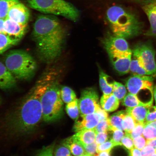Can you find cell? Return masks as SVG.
<instances>
[{
    "label": "cell",
    "instance_id": "obj_1",
    "mask_svg": "<svg viewBox=\"0 0 156 156\" xmlns=\"http://www.w3.org/2000/svg\"><path fill=\"white\" fill-rule=\"evenodd\" d=\"M48 80L44 77L14 110L6 117L3 125L11 135H29L43 120L41 98Z\"/></svg>",
    "mask_w": 156,
    "mask_h": 156
},
{
    "label": "cell",
    "instance_id": "obj_2",
    "mask_svg": "<svg viewBox=\"0 0 156 156\" xmlns=\"http://www.w3.org/2000/svg\"><path fill=\"white\" fill-rule=\"evenodd\" d=\"M65 31L54 16H39L34 23L32 32L37 52L44 63L50 64L61 54L65 38Z\"/></svg>",
    "mask_w": 156,
    "mask_h": 156
},
{
    "label": "cell",
    "instance_id": "obj_3",
    "mask_svg": "<svg viewBox=\"0 0 156 156\" xmlns=\"http://www.w3.org/2000/svg\"><path fill=\"white\" fill-rule=\"evenodd\" d=\"M106 18L113 35L129 38L142 32L143 23L136 13L119 5H112L106 12Z\"/></svg>",
    "mask_w": 156,
    "mask_h": 156
},
{
    "label": "cell",
    "instance_id": "obj_4",
    "mask_svg": "<svg viewBox=\"0 0 156 156\" xmlns=\"http://www.w3.org/2000/svg\"><path fill=\"white\" fill-rule=\"evenodd\" d=\"M49 76L47 86L41 98L43 120L47 123L57 121L63 115V103L57 81Z\"/></svg>",
    "mask_w": 156,
    "mask_h": 156
},
{
    "label": "cell",
    "instance_id": "obj_5",
    "mask_svg": "<svg viewBox=\"0 0 156 156\" xmlns=\"http://www.w3.org/2000/svg\"><path fill=\"white\" fill-rule=\"evenodd\" d=\"M5 65L16 79L22 80H28L34 77L37 67L33 56L20 50H11L7 53Z\"/></svg>",
    "mask_w": 156,
    "mask_h": 156
},
{
    "label": "cell",
    "instance_id": "obj_6",
    "mask_svg": "<svg viewBox=\"0 0 156 156\" xmlns=\"http://www.w3.org/2000/svg\"><path fill=\"white\" fill-rule=\"evenodd\" d=\"M29 7L46 14L60 16L76 22L80 16L79 10L65 0H27Z\"/></svg>",
    "mask_w": 156,
    "mask_h": 156
},
{
    "label": "cell",
    "instance_id": "obj_7",
    "mask_svg": "<svg viewBox=\"0 0 156 156\" xmlns=\"http://www.w3.org/2000/svg\"><path fill=\"white\" fill-rule=\"evenodd\" d=\"M154 77L133 75L126 81L129 92L136 95L140 102L149 101L153 96Z\"/></svg>",
    "mask_w": 156,
    "mask_h": 156
},
{
    "label": "cell",
    "instance_id": "obj_8",
    "mask_svg": "<svg viewBox=\"0 0 156 156\" xmlns=\"http://www.w3.org/2000/svg\"><path fill=\"white\" fill-rule=\"evenodd\" d=\"M133 58L138 60L148 73L153 77L156 76L155 52L153 45L150 42L136 44L133 50Z\"/></svg>",
    "mask_w": 156,
    "mask_h": 156
},
{
    "label": "cell",
    "instance_id": "obj_9",
    "mask_svg": "<svg viewBox=\"0 0 156 156\" xmlns=\"http://www.w3.org/2000/svg\"><path fill=\"white\" fill-rule=\"evenodd\" d=\"M78 107L81 117L96 112L100 107L98 94L93 88H87L82 92L78 101Z\"/></svg>",
    "mask_w": 156,
    "mask_h": 156
},
{
    "label": "cell",
    "instance_id": "obj_10",
    "mask_svg": "<svg viewBox=\"0 0 156 156\" xmlns=\"http://www.w3.org/2000/svg\"><path fill=\"white\" fill-rule=\"evenodd\" d=\"M113 67L120 75L128 73L130 71L132 52L115 50L107 52Z\"/></svg>",
    "mask_w": 156,
    "mask_h": 156
},
{
    "label": "cell",
    "instance_id": "obj_11",
    "mask_svg": "<svg viewBox=\"0 0 156 156\" xmlns=\"http://www.w3.org/2000/svg\"><path fill=\"white\" fill-rule=\"evenodd\" d=\"M7 35L16 44L18 43L26 32L27 25H23L7 18L4 24Z\"/></svg>",
    "mask_w": 156,
    "mask_h": 156
},
{
    "label": "cell",
    "instance_id": "obj_12",
    "mask_svg": "<svg viewBox=\"0 0 156 156\" xmlns=\"http://www.w3.org/2000/svg\"><path fill=\"white\" fill-rule=\"evenodd\" d=\"M30 17V12L29 9L19 2L13 6L8 13L7 18L16 22L23 25L28 24Z\"/></svg>",
    "mask_w": 156,
    "mask_h": 156
},
{
    "label": "cell",
    "instance_id": "obj_13",
    "mask_svg": "<svg viewBox=\"0 0 156 156\" xmlns=\"http://www.w3.org/2000/svg\"><path fill=\"white\" fill-rule=\"evenodd\" d=\"M103 44L107 52L118 50L126 51L130 49L126 39L109 35L103 41Z\"/></svg>",
    "mask_w": 156,
    "mask_h": 156
},
{
    "label": "cell",
    "instance_id": "obj_14",
    "mask_svg": "<svg viewBox=\"0 0 156 156\" xmlns=\"http://www.w3.org/2000/svg\"><path fill=\"white\" fill-rule=\"evenodd\" d=\"M141 7L150 24V28L145 34L148 36L156 37V2L146 4Z\"/></svg>",
    "mask_w": 156,
    "mask_h": 156
},
{
    "label": "cell",
    "instance_id": "obj_15",
    "mask_svg": "<svg viewBox=\"0 0 156 156\" xmlns=\"http://www.w3.org/2000/svg\"><path fill=\"white\" fill-rule=\"evenodd\" d=\"M82 118L81 121H76L73 127V130L75 132H77L83 129L94 128L100 121L98 115L95 112L86 115Z\"/></svg>",
    "mask_w": 156,
    "mask_h": 156
},
{
    "label": "cell",
    "instance_id": "obj_16",
    "mask_svg": "<svg viewBox=\"0 0 156 156\" xmlns=\"http://www.w3.org/2000/svg\"><path fill=\"white\" fill-rule=\"evenodd\" d=\"M16 83V79L5 64L0 62V89L8 90L13 88Z\"/></svg>",
    "mask_w": 156,
    "mask_h": 156
},
{
    "label": "cell",
    "instance_id": "obj_17",
    "mask_svg": "<svg viewBox=\"0 0 156 156\" xmlns=\"http://www.w3.org/2000/svg\"><path fill=\"white\" fill-rule=\"evenodd\" d=\"M62 145L68 148L71 153L75 156H81L87 154L83 146L74 136L64 140Z\"/></svg>",
    "mask_w": 156,
    "mask_h": 156
},
{
    "label": "cell",
    "instance_id": "obj_18",
    "mask_svg": "<svg viewBox=\"0 0 156 156\" xmlns=\"http://www.w3.org/2000/svg\"><path fill=\"white\" fill-rule=\"evenodd\" d=\"M100 103L105 110L108 112H113L118 108L120 101L112 93L108 95L103 94L101 98Z\"/></svg>",
    "mask_w": 156,
    "mask_h": 156
},
{
    "label": "cell",
    "instance_id": "obj_19",
    "mask_svg": "<svg viewBox=\"0 0 156 156\" xmlns=\"http://www.w3.org/2000/svg\"><path fill=\"white\" fill-rule=\"evenodd\" d=\"M97 133L94 128L80 130L73 136L80 143L87 145L95 142Z\"/></svg>",
    "mask_w": 156,
    "mask_h": 156
},
{
    "label": "cell",
    "instance_id": "obj_20",
    "mask_svg": "<svg viewBox=\"0 0 156 156\" xmlns=\"http://www.w3.org/2000/svg\"><path fill=\"white\" fill-rule=\"evenodd\" d=\"M99 85L103 94H110L112 93L115 81L112 78L102 70L99 71Z\"/></svg>",
    "mask_w": 156,
    "mask_h": 156
},
{
    "label": "cell",
    "instance_id": "obj_21",
    "mask_svg": "<svg viewBox=\"0 0 156 156\" xmlns=\"http://www.w3.org/2000/svg\"><path fill=\"white\" fill-rule=\"evenodd\" d=\"M149 108L145 106H139L132 108L128 107L126 111L131 115L137 123H144Z\"/></svg>",
    "mask_w": 156,
    "mask_h": 156
},
{
    "label": "cell",
    "instance_id": "obj_22",
    "mask_svg": "<svg viewBox=\"0 0 156 156\" xmlns=\"http://www.w3.org/2000/svg\"><path fill=\"white\" fill-rule=\"evenodd\" d=\"M126 112V111H120L115 113L108 118L110 131H112L116 129L122 131L124 130L123 127V121Z\"/></svg>",
    "mask_w": 156,
    "mask_h": 156
},
{
    "label": "cell",
    "instance_id": "obj_23",
    "mask_svg": "<svg viewBox=\"0 0 156 156\" xmlns=\"http://www.w3.org/2000/svg\"><path fill=\"white\" fill-rule=\"evenodd\" d=\"M19 2V0H0V19H6L9 9Z\"/></svg>",
    "mask_w": 156,
    "mask_h": 156
},
{
    "label": "cell",
    "instance_id": "obj_24",
    "mask_svg": "<svg viewBox=\"0 0 156 156\" xmlns=\"http://www.w3.org/2000/svg\"><path fill=\"white\" fill-rule=\"evenodd\" d=\"M60 92L61 98L64 103H69L76 99L75 92L69 87L62 86L60 87Z\"/></svg>",
    "mask_w": 156,
    "mask_h": 156
},
{
    "label": "cell",
    "instance_id": "obj_25",
    "mask_svg": "<svg viewBox=\"0 0 156 156\" xmlns=\"http://www.w3.org/2000/svg\"><path fill=\"white\" fill-rule=\"evenodd\" d=\"M130 71L133 75L139 76H151L144 68L140 65L139 61L133 58L130 63Z\"/></svg>",
    "mask_w": 156,
    "mask_h": 156
},
{
    "label": "cell",
    "instance_id": "obj_26",
    "mask_svg": "<svg viewBox=\"0 0 156 156\" xmlns=\"http://www.w3.org/2000/svg\"><path fill=\"white\" fill-rule=\"evenodd\" d=\"M78 101V99H76L73 102L67 103L66 107V112L68 115L76 121L77 120L80 113Z\"/></svg>",
    "mask_w": 156,
    "mask_h": 156
},
{
    "label": "cell",
    "instance_id": "obj_27",
    "mask_svg": "<svg viewBox=\"0 0 156 156\" xmlns=\"http://www.w3.org/2000/svg\"><path fill=\"white\" fill-rule=\"evenodd\" d=\"M136 124L137 123L131 115L126 112L123 121V127L126 133H131L132 130L135 127Z\"/></svg>",
    "mask_w": 156,
    "mask_h": 156
},
{
    "label": "cell",
    "instance_id": "obj_28",
    "mask_svg": "<svg viewBox=\"0 0 156 156\" xmlns=\"http://www.w3.org/2000/svg\"><path fill=\"white\" fill-rule=\"evenodd\" d=\"M112 94L118 100H123L126 97L127 90L125 87L122 83L115 81L113 86Z\"/></svg>",
    "mask_w": 156,
    "mask_h": 156
},
{
    "label": "cell",
    "instance_id": "obj_29",
    "mask_svg": "<svg viewBox=\"0 0 156 156\" xmlns=\"http://www.w3.org/2000/svg\"><path fill=\"white\" fill-rule=\"evenodd\" d=\"M122 103L124 106L130 108L142 106L137 97L130 93L127 94L123 99Z\"/></svg>",
    "mask_w": 156,
    "mask_h": 156
},
{
    "label": "cell",
    "instance_id": "obj_30",
    "mask_svg": "<svg viewBox=\"0 0 156 156\" xmlns=\"http://www.w3.org/2000/svg\"><path fill=\"white\" fill-rule=\"evenodd\" d=\"M15 44L7 35L0 34V54Z\"/></svg>",
    "mask_w": 156,
    "mask_h": 156
},
{
    "label": "cell",
    "instance_id": "obj_31",
    "mask_svg": "<svg viewBox=\"0 0 156 156\" xmlns=\"http://www.w3.org/2000/svg\"><path fill=\"white\" fill-rule=\"evenodd\" d=\"M142 135L146 141L155 139L156 138V128L151 125H146L144 128Z\"/></svg>",
    "mask_w": 156,
    "mask_h": 156
},
{
    "label": "cell",
    "instance_id": "obj_32",
    "mask_svg": "<svg viewBox=\"0 0 156 156\" xmlns=\"http://www.w3.org/2000/svg\"><path fill=\"white\" fill-rule=\"evenodd\" d=\"M122 144L117 143L111 140L110 141H107L101 145H98L97 149L98 154L103 151H111L113 148L115 146H122Z\"/></svg>",
    "mask_w": 156,
    "mask_h": 156
},
{
    "label": "cell",
    "instance_id": "obj_33",
    "mask_svg": "<svg viewBox=\"0 0 156 156\" xmlns=\"http://www.w3.org/2000/svg\"><path fill=\"white\" fill-rule=\"evenodd\" d=\"M55 146V144L43 147L38 151L36 156H54L53 153Z\"/></svg>",
    "mask_w": 156,
    "mask_h": 156
},
{
    "label": "cell",
    "instance_id": "obj_34",
    "mask_svg": "<svg viewBox=\"0 0 156 156\" xmlns=\"http://www.w3.org/2000/svg\"><path fill=\"white\" fill-rule=\"evenodd\" d=\"M53 155L54 156H71L69 149L63 145L55 147Z\"/></svg>",
    "mask_w": 156,
    "mask_h": 156
},
{
    "label": "cell",
    "instance_id": "obj_35",
    "mask_svg": "<svg viewBox=\"0 0 156 156\" xmlns=\"http://www.w3.org/2000/svg\"><path fill=\"white\" fill-rule=\"evenodd\" d=\"M156 120V106H151L148 109L144 124L145 126Z\"/></svg>",
    "mask_w": 156,
    "mask_h": 156
},
{
    "label": "cell",
    "instance_id": "obj_36",
    "mask_svg": "<svg viewBox=\"0 0 156 156\" xmlns=\"http://www.w3.org/2000/svg\"><path fill=\"white\" fill-rule=\"evenodd\" d=\"M97 133L100 132H107L110 131V123L108 118L107 119L101 121L94 128Z\"/></svg>",
    "mask_w": 156,
    "mask_h": 156
},
{
    "label": "cell",
    "instance_id": "obj_37",
    "mask_svg": "<svg viewBox=\"0 0 156 156\" xmlns=\"http://www.w3.org/2000/svg\"><path fill=\"white\" fill-rule=\"evenodd\" d=\"M145 125L144 123H138L136 124L135 127L129 134L133 140L136 137L143 135V133Z\"/></svg>",
    "mask_w": 156,
    "mask_h": 156
},
{
    "label": "cell",
    "instance_id": "obj_38",
    "mask_svg": "<svg viewBox=\"0 0 156 156\" xmlns=\"http://www.w3.org/2000/svg\"><path fill=\"white\" fill-rule=\"evenodd\" d=\"M80 143L83 146L87 154L93 156H95L98 154L97 149L98 145L96 142H95L92 144H87V145L81 144L80 142Z\"/></svg>",
    "mask_w": 156,
    "mask_h": 156
},
{
    "label": "cell",
    "instance_id": "obj_39",
    "mask_svg": "<svg viewBox=\"0 0 156 156\" xmlns=\"http://www.w3.org/2000/svg\"><path fill=\"white\" fill-rule=\"evenodd\" d=\"M122 145H123L127 149L131 150L134 147L133 141V139L130 137L129 134L126 133L125 135L122 140L121 142Z\"/></svg>",
    "mask_w": 156,
    "mask_h": 156
},
{
    "label": "cell",
    "instance_id": "obj_40",
    "mask_svg": "<svg viewBox=\"0 0 156 156\" xmlns=\"http://www.w3.org/2000/svg\"><path fill=\"white\" fill-rule=\"evenodd\" d=\"M133 141L134 147L140 150H142L146 146L147 141L142 136L134 138Z\"/></svg>",
    "mask_w": 156,
    "mask_h": 156
},
{
    "label": "cell",
    "instance_id": "obj_41",
    "mask_svg": "<svg viewBox=\"0 0 156 156\" xmlns=\"http://www.w3.org/2000/svg\"><path fill=\"white\" fill-rule=\"evenodd\" d=\"M113 134L112 140L116 143L122 144L121 142L122 138L124 136V133L122 130L116 129L113 130Z\"/></svg>",
    "mask_w": 156,
    "mask_h": 156
},
{
    "label": "cell",
    "instance_id": "obj_42",
    "mask_svg": "<svg viewBox=\"0 0 156 156\" xmlns=\"http://www.w3.org/2000/svg\"><path fill=\"white\" fill-rule=\"evenodd\" d=\"M108 136L107 132L98 133L95 138V142L98 145H101L106 142Z\"/></svg>",
    "mask_w": 156,
    "mask_h": 156
},
{
    "label": "cell",
    "instance_id": "obj_43",
    "mask_svg": "<svg viewBox=\"0 0 156 156\" xmlns=\"http://www.w3.org/2000/svg\"><path fill=\"white\" fill-rule=\"evenodd\" d=\"M142 156H151L156 153V150L151 146L146 145L141 151Z\"/></svg>",
    "mask_w": 156,
    "mask_h": 156
},
{
    "label": "cell",
    "instance_id": "obj_44",
    "mask_svg": "<svg viewBox=\"0 0 156 156\" xmlns=\"http://www.w3.org/2000/svg\"><path fill=\"white\" fill-rule=\"evenodd\" d=\"M95 113H96L98 115L99 118H100V121L101 120L107 119L108 118V113L104 109L103 110V109L101 108V107H99L97 109Z\"/></svg>",
    "mask_w": 156,
    "mask_h": 156
},
{
    "label": "cell",
    "instance_id": "obj_45",
    "mask_svg": "<svg viewBox=\"0 0 156 156\" xmlns=\"http://www.w3.org/2000/svg\"><path fill=\"white\" fill-rule=\"evenodd\" d=\"M127 1L138 4L141 6L146 4L156 2V0H127Z\"/></svg>",
    "mask_w": 156,
    "mask_h": 156
},
{
    "label": "cell",
    "instance_id": "obj_46",
    "mask_svg": "<svg viewBox=\"0 0 156 156\" xmlns=\"http://www.w3.org/2000/svg\"><path fill=\"white\" fill-rule=\"evenodd\" d=\"M130 153L131 156H142L141 152L136 147L130 150Z\"/></svg>",
    "mask_w": 156,
    "mask_h": 156
},
{
    "label": "cell",
    "instance_id": "obj_47",
    "mask_svg": "<svg viewBox=\"0 0 156 156\" xmlns=\"http://www.w3.org/2000/svg\"><path fill=\"white\" fill-rule=\"evenodd\" d=\"M5 19H0V34H6L4 27Z\"/></svg>",
    "mask_w": 156,
    "mask_h": 156
},
{
    "label": "cell",
    "instance_id": "obj_48",
    "mask_svg": "<svg viewBox=\"0 0 156 156\" xmlns=\"http://www.w3.org/2000/svg\"><path fill=\"white\" fill-rule=\"evenodd\" d=\"M146 145L151 146L156 150V138L153 140L147 141Z\"/></svg>",
    "mask_w": 156,
    "mask_h": 156
},
{
    "label": "cell",
    "instance_id": "obj_49",
    "mask_svg": "<svg viewBox=\"0 0 156 156\" xmlns=\"http://www.w3.org/2000/svg\"><path fill=\"white\" fill-rule=\"evenodd\" d=\"M110 151H105L97 154L95 156H110Z\"/></svg>",
    "mask_w": 156,
    "mask_h": 156
},
{
    "label": "cell",
    "instance_id": "obj_50",
    "mask_svg": "<svg viewBox=\"0 0 156 156\" xmlns=\"http://www.w3.org/2000/svg\"><path fill=\"white\" fill-rule=\"evenodd\" d=\"M153 94H154V98L155 103H156V85L154 87Z\"/></svg>",
    "mask_w": 156,
    "mask_h": 156
},
{
    "label": "cell",
    "instance_id": "obj_51",
    "mask_svg": "<svg viewBox=\"0 0 156 156\" xmlns=\"http://www.w3.org/2000/svg\"><path fill=\"white\" fill-rule=\"evenodd\" d=\"M148 124L151 125L155 126L156 128V120L154 122L150 123Z\"/></svg>",
    "mask_w": 156,
    "mask_h": 156
},
{
    "label": "cell",
    "instance_id": "obj_52",
    "mask_svg": "<svg viewBox=\"0 0 156 156\" xmlns=\"http://www.w3.org/2000/svg\"><path fill=\"white\" fill-rule=\"evenodd\" d=\"M81 156H93L88 154H84Z\"/></svg>",
    "mask_w": 156,
    "mask_h": 156
},
{
    "label": "cell",
    "instance_id": "obj_53",
    "mask_svg": "<svg viewBox=\"0 0 156 156\" xmlns=\"http://www.w3.org/2000/svg\"><path fill=\"white\" fill-rule=\"evenodd\" d=\"M1 102H2L1 98V97H0V105H1Z\"/></svg>",
    "mask_w": 156,
    "mask_h": 156
},
{
    "label": "cell",
    "instance_id": "obj_54",
    "mask_svg": "<svg viewBox=\"0 0 156 156\" xmlns=\"http://www.w3.org/2000/svg\"></svg>",
    "mask_w": 156,
    "mask_h": 156
}]
</instances>
